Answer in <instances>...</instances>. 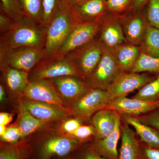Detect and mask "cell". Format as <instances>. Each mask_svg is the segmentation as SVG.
<instances>
[{
  "mask_svg": "<svg viewBox=\"0 0 159 159\" xmlns=\"http://www.w3.org/2000/svg\"><path fill=\"white\" fill-rule=\"evenodd\" d=\"M46 34V27L24 17L15 21L9 31L1 35L0 49L44 48Z\"/></svg>",
  "mask_w": 159,
  "mask_h": 159,
  "instance_id": "obj_1",
  "label": "cell"
},
{
  "mask_svg": "<svg viewBox=\"0 0 159 159\" xmlns=\"http://www.w3.org/2000/svg\"><path fill=\"white\" fill-rule=\"evenodd\" d=\"M80 22L71 7L61 6L47 27L44 55L42 59L55 57L71 30Z\"/></svg>",
  "mask_w": 159,
  "mask_h": 159,
  "instance_id": "obj_2",
  "label": "cell"
},
{
  "mask_svg": "<svg viewBox=\"0 0 159 159\" xmlns=\"http://www.w3.org/2000/svg\"><path fill=\"white\" fill-rule=\"evenodd\" d=\"M34 159H54L71 155L83 144L78 140L59 133L43 137L31 144Z\"/></svg>",
  "mask_w": 159,
  "mask_h": 159,
  "instance_id": "obj_3",
  "label": "cell"
},
{
  "mask_svg": "<svg viewBox=\"0 0 159 159\" xmlns=\"http://www.w3.org/2000/svg\"><path fill=\"white\" fill-rule=\"evenodd\" d=\"M43 55V48L0 49V66L9 67L29 73Z\"/></svg>",
  "mask_w": 159,
  "mask_h": 159,
  "instance_id": "obj_4",
  "label": "cell"
},
{
  "mask_svg": "<svg viewBox=\"0 0 159 159\" xmlns=\"http://www.w3.org/2000/svg\"><path fill=\"white\" fill-rule=\"evenodd\" d=\"M103 48L97 38L84 45L71 51L65 57L72 62L80 77L85 80L98 64Z\"/></svg>",
  "mask_w": 159,
  "mask_h": 159,
  "instance_id": "obj_5",
  "label": "cell"
},
{
  "mask_svg": "<svg viewBox=\"0 0 159 159\" xmlns=\"http://www.w3.org/2000/svg\"><path fill=\"white\" fill-rule=\"evenodd\" d=\"M111 99L107 91L91 88L70 107L74 117L79 118L84 123L89 122L97 111L105 108Z\"/></svg>",
  "mask_w": 159,
  "mask_h": 159,
  "instance_id": "obj_6",
  "label": "cell"
},
{
  "mask_svg": "<svg viewBox=\"0 0 159 159\" xmlns=\"http://www.w3.org/2000/svg\"><path fill=\"white\" fill-rule=\"evenodd\" d=\"M113 51L103 49L102 57L96 68L84 80L91 88L107 90L122 73Z\"/></svg>",
  "mask_w": 159,
  "mask_h": 159,
  "instance_id": "obj_7",
  "label": "cell"
},
{
  "mask_svg": "<svg viewBox=\"0 0 159 159\" xmlns=\"http://www.w3.org/2000/svg\"><path fill=\"white\" fill-rule=\"evenodd\" d=\"M67 76L81 78L74 65L66 57H54L41 60L29 73V80H49Z\"/></svg>",
  "mask_w": 159,
  "mask_h": 159,
  "instance_id": "obj_8",
  "label": "cell"
},
{
  "mask_svg": "<svg viewBox=\"0 0 159 159\" xmlns=\"http://www.w3.org/2000/svg\"><path fill=\"white\" fill-rule=\"evenodd\" d=\"M101 18L93 21L80 22L76 25L69 33L55 57H64L71 51L97 38L101 25Z\"/></svg>",
  "mask_w": 159,
  "mask_h": 159,
  "instance_id": "obj_9",
  "label": "cell"
},
{
  "mask_svg": "<svg viewBox=\"0 0 159 159\" xmlns=\"http://www.w3.org/2000/svg\"><path fill=\"white\" fill-rule=\"evenodd\" d=\"M157 75L148 73L122 72L107 89L111 100L126 97L131 92L140 89L155 79Z\"/></svg>",
  "mask_w": 159,
  "mask_h": 159,
  "instance_id": "obj_10",
  "label": "cell"
},
{
  "mask_svg": "<svg viewBox=\"0 0 159 159\" xmlns=\"http://www.w3.org/2000/svg\"><path fill=\"white\" fill-rule=\"evenodd\" d=\"M145 7L118 15L126 42L139 46L145 36L149 25Z\"/></svg>",
  "mask_w": 159,
  "mask_h": 159,
  "instance_id": "obj_11",
  "label": "cell"
},
{
  "mask_svg": "<svg viewBox=\"0 0 159 159\" xmlns=\"http://www.w3.org/2000/svg\"><path fill=\"white\" fill-rule=\"evenodd\" d=\"M97 38L102 48L111 51L127 43L118 15L107 12L101 18Z\"/></svg>",
  "mask_w": 159,
  "mask_h": 159,
  "instance_id": "obj_12",
  "label": "cell"
},
{
  "mask_svg": "<svg viewBox=\"0 0 159 159\" xmlns=\"http://www.w3.org/2000/svg\"><path fill=\"white\" fill-rule=\"evenodd\" d=\"M67 107L85 94L91 88L84 80L74 76H63L49 79Z\"/></svg>",
  "mask_w": 159,
  "mask_h": 159,
  "instance_id": "obj_13",
  "label": "cell"
},
{
  "mask_svg": "<svg viewBox=\"0 0 159 159\" xmlns=\"http://www.w3.org/2000/svg\"><path fill=\"white\" fill-rule=\"evenodd\" d=\"M20 100L27 111L37 119L43 122L51 123L61 121L72 116L70 108L59 106L34 101L22 97Z\"/></svg>",
  "mask_w": 159,
  "mask_h": 159,
  "instance_id": "obj_14",
  "label": "cell"
},
{
  "mask_svg": "<svg viewBox=\"0 0 159 159\" xmlns=\"http://www.w3.org/2000/svg\"><path fill=\"white\" fill-rule=\"evenodd\" d=\"M23 97L30 100L67 107L54 85L49 80H29V84L24 91Z\"/></svg>",
  "mask_w": 159,
  "mask_h": 159,
  "instance_id": "obj_15",
  "label": "cell"
},
{
  "mask_svg": "<svg viewBox=\"0 0 159 159\" xmlns=\"http://www.w3.org/2000/svg\"><path fill=\"white\" fill-rule=\"evenodd\" d=\"M159 108V101L148 102L126 97L111 100L105 108L116 111L121 116L137 117Z\"/></svg>",
  "mask_w": 159,
  "mask_h": 159,
  "instance_id": "obj_16",
  "label": "cell"
},
{
  "mask_svg": "<svg viewBox=\"0 0 159 159\" xmlns=\"http://www.w3.org/2000/svg\"><path fill=\"white\" fill-rule=\"evenodd\" d=\"M1 82L6 93L20 99L29 82V73L7 66H0Z\"/></svg>",
  "mask_w": 159,
  "mask_h": 159,
  "instance_id": "obj_17",
  "label": "cell"
},
{
  "mask_svg": "<svg viewBox=\"0 0 159 159\" xmlns=\"http://www.w3.org/2000/svg\"><path fill=\"white\" fill-rule=\"evenodd\" d=\"M122 119V118H121ZM130 125L122 119L119 159H141L140 140Z\"/></svg>",
  "mask_w": 159,
  "mask_h": 159,
  "instance_id": "obj_18",
  "label": "cell"
},
{
  "mask_svg": "<svg viewBox=\"0 0 159 159\" xmlns=\"http://www.w3.org/2000/svg\"><path fill=\"white\" fill-rule=\"evenodd\" d=\"M122 119L119 115L117 118L116 127L108 136L90 142L92 146L101 156L106 159H119L118 145L121 139Z\"/></svg>",
  "mask_w": 159,
  "mask_h": 159,
  "instance_id": "obj_19",
  "label": "cell"
},
{
  "mask_svg": "<svg viewBox=\"0 0 159 159\" xmlns=\"http://www.w3.org/2000/svg\"><path fill=\"white\" fill-rule=\"evenodd\" d=\"M106 0H85L71 6L74 14L81 22L99 20L107 13Z\"/></svg>",
  "mask_w": 159,
  "mask_h": 159,
  "instance_id": "obj_20",
  "label": "cell"
},
{
  "mask_svg": "<svg viewBox=\"0 0 159 159\" xmlns=\"http://www.w3.org/2000/svg\"><path fill=\"white\" fill-rule=\"evenodd\" d=\"M119 115L116 111L108 108L102 109L94 114L89 122L96 129L94 140L105 138L113 131Z\"/></svg>",
  "mask_w": 159,
  "mask_h": 159,
  "instance_id": "obj_21",
  "label": "cell"
},
{
  "mask_svg": "<svg viewBox=\"0 0 159 159\" xmlns=\"http://www.w3.org/2000/svg\"><path fill=\"white\" fill-rule=\"evenodd\" d=\"M18 116L16 124L22 134V140H25L31 134L47 127L50 123L43 122L35 118L27 111L21 101L18 102Z\"/></svg>",
  "mask_w": 159,
  "mask_h": 159,
  "instance_id": "obj_22",
  "label": "cell"
},
{
  "mask_svg": "<svg viewBox=\"0 0 159 159\" xmlns=\"http://www.w3.org/2000/svg\"><path fill=\"white\" fill-rule=\"evenodd\" d=\"M113 53L123 72H131L142 53L139 46L128 43L119 46Z\"/></svg>",
  "mask_w": 159,
  "mask_h": 159,
  "instance_id": "obj_23",
  "label": "cell"
},
{
  "mask_svg": "<svg viewBox=\"0 0 159 159\" xmlns=\"http://www.w3.org/2000/svg\"><path fill=\"white\" fill-rule=\"evenodd\" d=\"M121 117L122 120L134 128L141 142L150 147L159 149V131L141 123L135 117L128 116Z\"/></svg>",
  "mask_w": 159,
  "mask_h": 159,
  "instance_id": "obj_24",
  "label": "cell"
},
{
  "mask_svg": "<svg viewBox=\"0 0 159 159\" xmlns=\"http://www.w3.org/2000/svg\"><path fill=\"white\" fill-rule=\"evenodd\" d=\"M33 152L32 144L26 140L14 144L1 142L0 159H30Z\"/></svg>",
  "mask_w": 159,
  "mask_h": 159,
  "instance_id": "obj_25",
  "label": "cell"
},
{
  "mask_svg": "<svg viewBox=\"0 0 159 159\" xmlns=\"http://www.w3.org/2000/svg\"><path fill=\"white\" fill-rule=\"evenodd\" d=\"M139 46L142 54L159 57V29L149 25Z\"/></svg>",
  "mask_w": 159,
  "mask_h": 159,
  "instance_id": "obj_26",
  "label": "cell"
},
{
  "mask_svg": "<svg viewBox=\"0 0 159 159\" xmlns=\"http://www.w3.org/2000/svg\"><path fill=\"white\" fill-rule=\"evenodd\" d=\"M25 17L43 25V0H20Z\"/></svg>",
  "mask_w": 159,
  "mask_h": 159,
  "instance_id": "obj_27",
  "label": "cell"
},
{
  "mask_svg": "<svg viewBox=\"0 0 159 159\" xmlns=\"http://www.w3.org/2000/svg\"><path fill=\"white\" fill-rule=\"evenodd\" d=\"M132 98L148 102L159 101V74L155 79L139 89Z\"/></svg>",
  "mask_w": 159,
  "mask_h": 159,
  "instance_id": "obj_28",
  "label": "cell"
},
{
  "mask_svg": "<svg viewBox=\"0 0 159 159\" xmlns=\"http://www.w3.org/2000/svg\"><path fill=\"white\" fill-rule=\"evenodd\" d=\"M131 72L159 74V57H150L142 53Z\"/></svg>",
  "mask_w": 159,
  "mask_h": 159,
  "instance_id": "obj_29",
  "label": "cell"
},
{
  "mask_svg": "<svg viewBox=\"0 0 159 159\" xmlns=\"http://www.w3.org/2000/svg\"><path fill=\"white\" fill-rule=\"evenodd\" d=\"M0 10L14 21L25 17L20 0H1Z\"/></svg>",
  "mask_w": 159,
  "mask_h": 159,
  "instance_id": "obj_30",
  "label": "cell"
},
{
  "mask_svg": "<svg viewBox=\"0 0 159 159\" xmlns=\"http://www.w3.org/2000/svg\"><path fill=\"white\" fill-rule=\"evenodd\" d=\"M66 135L76 139L82 144L92 142L95 139L96 131L94 126L91 124H83L73 132Z\"/></svg>",
  "mask_w": 159,
  "mask_h": 159,
  "instance_id": "obj_31",
  "label": "cell"
},
{
  "mask_svg": "<svg viewBox=\"0 0 159 159\" xmlns=\"http://www.w3.org/2000/svg\"><path fill=\"white\" fill-rule=\"evenodd\" d=\"M61 6V0H43V26L47 28Z\"/></svg>",
  "mask_w": 159,
  "mask_h": 159,
  "instance_id": "obj_32",
  "label": "cell"
},
{
  "mask_svg": "<svg viewBox=\"0 0 159 159\" xmlns=\"http://www.w3.org/2000/svg\"><path fill=\"white\" fill-rule=\"evenodd\" d=\"M133 0H106L107 11L111 14L122 15L130 9Z\"/></svg>",
  "mask_w": 159,
  "mask_h": 159,
  "instance_id": "obj_33",
  "label": "cell"
},
{
  "mask_svg": "<svg viewBox=\"0 0 159 159\" xmlns=\"http://www.w3.org/2000/svg\"><path fill=\"white\" fill-rule=\"evenodd\" d=\"M71 156L73 159H106L96 151L90 142L81 145Z\"/></svg>",
  "mask_w": 159,
  "mask_h": 159,
  "instance_id": "obj_34",
  "label": "cell"
},
{
  "mask_svg": "<svg viewBox=\"0 0 159 159\" xmlns=\"http://www.w3.org/2000/svg\"><path fill=\"white\" fill-rule=\"evenodd\" d=\"M145 8L149 25L159 29V0H149Z\"/></svg>",
  "mask_w": 159,
  "mask_h": 159,
  "instance_id": "obj_35",
  "label": "cell"
},
{
  "mask_svg": "<svg viewBox=\"0 0 159 159\" xmlns=\"http://www.w3.org/2000/svg\"><path fill=\"white\" fill-rule=\"evenodd\" d=\"M0 137L1 142L6 144H16L23 141L21 133L16 123L7 127L5 133Z\"/></svg>",
  "mask_w": 159,
  "mask_h": 159,
  "instance_id": "obj_36",
  "label": "cell"
},
{
  "mask_svg": "<svg viewBox=\"0 0 159 159\" xmlns=\"http://www.w3.org/2000/svg\"><path fill=\"white\" fill-rule=\"evenodd\" d=\"M61 122L59 126V132L65 135L73 132L84 123L81 119L74 117L68 118Z\"/></svg>",
  "mask_w": 159,
  "mask_h": 159,
  "instance_id": "obj_37",
  "label": "cell"
},
{
  "mask_svg": "<svg viewBox=\"0 0 159 159\" xmlns=\"http://www.w3.org/2000/svg\"><path fill=\"white\" fill-rule=\"evenodd\" d=\"M135 118L141 123L153 127L159 131V108Z\"/></svg>",
  "mask_w": 159,
  "mask_h": 159,
  "instance_id": "obj_38",
  "label": "cell"
},
{
  "mask_svg": "<svg viewBox=\"0 0 159 159\" xmlns=\"http://www.w3.org/2000/svg\"><path fill=\"white\" fill-rule=\"evenodd\" d=\"M141 159H159V149L148 146L140 141Z\"/></svg>",
  "mask_w": 159,
  "mask_h": 159,
  "instance_id": "obj_39",
  "label": "cell"
},
{
  "mask_svg": "<svg viewBox=\"0 0 159 159\" xmlns=\"http://www.w3.org/2000/svg\"><path fill=\"white\" fill-rule=\"evenodd\" d=\"M14 21L0 10V34L1 35L8 32Z\"/></svg>",
  "mask_w": 159,
  "mask_h": 159,
  "instance_id": "obj_40",
  "label": "cell"
},
{
  "mask_svg": "<svg viewBox=\"0 0 159 159\" xmlns=\"http://www.w3.org/2000/svg\"><path fill=\"white\" fill-rule=\"evenodd\" d=\"M149 1V0H133L132 6L128 11H136L141 10L146 7Z\"/></svg>",
  "mask_w": 159,
  "mask_h": 159,
  "instance_id": "obj_41",
  "label": "cell"
},
{
  "mask_svg": "<svg viewBox=\"0 0 159 159\" xmlns=\"http://www.w3.org/2000/svg\"><path fill=\"white\" fill-rule=\"evenodd\" d=\"M13 115L6 112L0 113V125L7 126L12 121Z\"/></svg>",
  "mask_w": 159,
  "mask_h": 159,
  "instance_id": "obj_42",
  "label": "cell"
},
{
  "mask_svg": "<svg viewBox=\"0 0 159 159\" xmlns=\"http://www.w3.org/2000/svg\"><path fill=\"white\" fill-rule=\"evenodd\" d=\"M61 6L71 7L75 4L83 2L85 0H61Z\"/></svg>",
  "mask_w": 159,
  "mask_h": 159,
  "instance_id": "obj_43",
  "label": "cell"
},
{
  "mask_svg": "<svg viewBox=\"0 0 159 159\" xmlns=\"http://www.w3.org/2000/svg\"><path fill=\"white\" fill-rule=\"evenodd\" d=\"M6 92L4 86L2 84H0V102L3 103L6 100Z\"/></svg>",
  "mask_w": 159,
  "mask_h": 159,
  "instance_id": "obj_44",
  "label": "cell"
},
{
  "mask_svg": "<svg viewBox=\"0 0 159 159\" xmlns=\"http://www.w3.org/2000/svg\"><path fill=\"white\" fill-rule=\"evenodd\" d=\"M7 126L0 125V137H2L6 132Z\"/></svg>",
  "mask_w": 159,
  "mask_h": 159,
  "instance_id": "obj_45",
  "label": "cell"
},
{
  "mask_svg": "<svg viewBox=\"0 0 159 159\" xmlns=\"http://www.w3.org/2000/svg\"><path fill=\"white\" fill-rule=\"evenodd\" d=\"M54 159H73L72 157V156L71 155L69 156L68 157H65L60 158H56Z\"/></svg>",
  "mask_w": 159,
  "mask_h": 159,
  "instance_id": "obj_46",
  "label": "cell"
},
{
  "mask_svg": "<svg viewBox=\"0 0 159 159\" xmlns=\"http://www.w3.org/2000/svg\"><path fill=\"white\" fill-rule=\"evenodd\" d=\"M34 159V158H33V157H32V158H31V159Z\"/></svg>",
  "mask_w": 159,
  "mask_h": 159,
  "instance_id": "obj_47",
  "label": "cell"
}]
</instances>
